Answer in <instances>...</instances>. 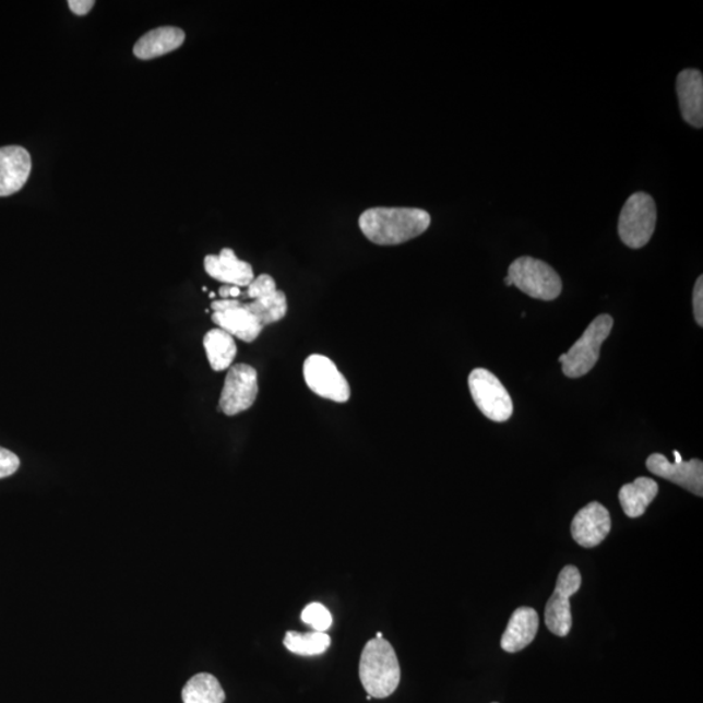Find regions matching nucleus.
Returning a JSON list of instances; mask_svg holds the SVG:
<instances>
[{"instance_id":"1","label":"nucleus","mask_w":703,"mask_h":703,"mask_svg":"<svg viewBox=\"0 0 703 703\" xmlns=\"http://www.w3.org/2000/svg\"><path fill=\"white\" fill-rule=\"evenodd\" d=\"M430 223V214L415 207L369 208L358 221L362 234L377 246H398L416 239Z\"/></svg>"},{"instance_id":"2","label":"nucleus","mask_w":703,"mask_h":703,"mask_svg":"<svg viewBox=\"0 0 703 703\" xmlns=\"http://www.w3.org/2000/svg\"><path fill=\"white\" fill-rule=\"evenodd\" d=\"M361 684L373 699H388L401 684L402 669L394 647L388 640L371 639L360 658Z\"/></svg>"},{"instance_id":"3","label":"nucleus","mask_w":703,"mask_h":703,"mask_svg":"<svg viewBox=\"0 0 703 703\" xmlns=\"http://www.w3.org/2000/svg\"><path fill=\"white\" fill-rule=\"evenodd\" d=\"M612 326V317L608 314L598 315L589 324V327L573 344L572 348L559 357V362L563 365L564 376L568 378L584 377L596 367L599 360L600 346L611 334Z\"/></svg>"},{"instance_id":"4","label":"nucleus","mask_w":703,"mask_h":703,"mask_svg":"<svg viewBox=\"0 0 703 703\" xmlns=\"http://www.w3.org/2000/svg\"><path fill=\"white\" fill-rule=\"evenodd\" d=\"M509 276L513 286L533 299L552 301L562 294V279L556 270L533 257H520L513 261Z\"/></svg>"},{"instance_id":"5","label":"nucleus","mask_w":703,"mask_h":703,"mask_svg":"<svg viewBox=\"0 0 703 703\" xmlns=\"http://www.w3.org/2000/svg\"><path fill=\"white\" fill-rule=\"evenodd\" d=\"M657 226V206L651 194L633 193L619 216V236L627 247L640 249L651 241Z\"/></svg>"},{"instance_id":"6","label":"nucleus","mask_w":703,"mask_h":703,"mask_svg":"<svg viewBox=\"0 0 703 703\" xmlns=\"http://www.w3.org/2000/svg\"><path fill=\"white\" fill-rule=\"evenodd\" d=\"M468 383L473 401L489 420L504 422L511 418L512 398L497 376L486 369H475Z\"/></svg>"},{"instance_id":"7","label":"nucleus","mask_w":703,"mask_h":703,"mask_svg":"<svg viewBox=\"0 0 703 703\" xmlns=\"http://www.w3.org/2000/svg\"><path fill=\"white\" fill-rule=\"evenodd\" d=\"M583 584L577 567L567 565L559 573L556 591L547 601L545 621L552 634L565 638L571 632L572 612L570 598L576 594Z\"/></svg>"},{"instance_id":"8","label":"nucleus","mask_w":703,"mask_h":703,"mask_svg":"<svg viewBox=\"0 0 703 703\" xmlns=\"http://www.w3.org/2000/svg\"><path fill=\"white\" fill-rule=\"evenodd\" d=\"M259 396V374L247 364L229 368L219 398V409L226 416L240 415L253 407Z\"/></svg>"},{"instance_id":"9","label":"nucleus","mask_w":703,"mask_h":703,"mask_svg":"<svg viewBox=\"0 0 703 703\" xmlns=\"http://www.w3.org/2000/svg\"><path fill=\"white\" fill-rule=\"evenodd\" d=\"M307 386L315 395L335 403H346L350 397L349 383L329 357L312 355L303 364Z\"/></svg>"},{"instance_id":"10","label":"nucleus","mask_w":703,"mask_h":703,"mask_svg":"<svg viewBox=\"0 0 703 703\" xmlns=\"http://www.w3.org/2000/svg\"><path fill=\"white\" fill-rule=\"evenodd\" d=\"M246 296L248 299H252V301L246 302V307L259 318L263 327L282 321L287 314L286 294L276 288L273 276L267 274L257 276L249 284Z\"/></svg>"},{"instance_id":"11","label":"nucleus","mask_w":703,"mask_h":703,"mask_svg":"<svg viewBox=\"0 0 703 703\" xmlns=\"http://www.w3.org/2000/svg\"><path fill=\"white\" fill-rule=\"evenodd\" d=\"M212 320L227 334L246 343H253L262 333L263 326L248 308L238 299L215 300L212 302Z\"/></svg>"},{"instance_id":"12","label":"nucleus","mask_w":703,"mask_h":703,"mask_svg":"<svg viewBox=\"0 0 703 703\" xmlns=\"http://www.w3.org/2000/svg\"><path fill=\"white\" fill-rule=\"evenodd\" d=\"M647 469L653 475L681 486L694 496H703V463L699 458L689 462L671 463L662 454H653L646 460Z\"/></svg>"},{"instance_id":"13","label":"nucleus","mask_w":703,"mask_h":703,"mask_svg":"<svg viewBox=\"0 0 703 703\" xmlns=\"http://www.w3.org/2000/svg\"><path fill=\"white\" fill-rule=\"evenodd\" d=\"M610 531V512L598 502H592L581 509L571 525L573 539L585 549L604 543Z\"/></svg>"},{"instance_id":"14","label":"nucleus","mask_w":703,"mask_h":703,"mask_svg":"<svg viewBox=\"0 0 703 703\" xmlns=\"http://www.w3.org/2000/svg\"><path fill=\"white\" fill-rule=\"evenodd\" d=\"M32 172V157L22 146L0 147V198H9L24 188Z\"/></svg>"},{"instance_id":"15","label":"nucleus","mask_w":703,"mask_h":703,"mask_svg":"<svg viewBox=\"0 0 703 703\" xmlns=\"http://www.w3.org/2000/svg\"><path fill=\"white\" fill-rule=\"evenodd\" d=\"M205 270L213 279L225 283L226 286L248 287L254 279L252 265L239 260L229 248L222 249L218 255H206Z\"/></svg>"},{"instance_id":"16","label":"nucleus","mask_w":703,"mask_h":703,"mask_svg":"<svg viewBox=\"0 0 703 703\" xmlns=\"http://www.w3.org/2000/svg\"><path fill=\"white\" fill-rule=\"evenodd\" d=\"M682 118L694 128L703 126V78L698 70L681 71L676 81Z\"/></svg>"},{"instance_id":"17","label":"nucleus","mask_w":703,"mask_h":703,"mask_svg":"<svg viewBox=\"0 0 703 703\" xmlns=\"http://www.w3.org/2000/svg\"><path fill=\"white\" fill-rule=\"evenodd\" d=\"M539 618L538 613L532 607H520L507 625L500 646L507 653L522 652L527 645H531L536 639L538 632Z\"/></svg>"},{"instance_id":"18","label":"nucleus","mask_w":703,"mask_h":703,"mask_svg":"<svg viewBox=\"0 0 703 703\" xmlns=\"http://www.w3.org/2000/svg\"><path fill=\"white\" fill-rule=\"evenodd\" d=\"M186 33L176 26H160L147 32L133 47V53L141 60H152L178 50L184 44Z\"/></svg>"},{"instance_id":"19","label":"nucleus","mask_w":703,"mask_h":703,"mask_svg":"<svg viewBox=\"0 0 703 703\" xmlns=\"http://www.w3.org/2000/svg\"><path fill=\"white\" fill-rule=\"evenodd\" d=\"M659 486L652 478L639 477L632 484H627L619 491L621 509L631 519L644 515L647 507L657 498Z\"/></svg>"},{"instance_id":"20","label":"nucleus","mask_w":703,"mask_h":703,"mask_svg":"<svg viewBox=\"0 0 703 703\" xmlns=\"http://www.w3.org/2000/svg\"><path fill=\"white\" fill-rule=\"evenodd\" d=\"M204 347L207 360L214 371L231 368L235 357L238 355L234 336L219 327L208 331L204 337Z\"/></svg>"},{"instance_id":"21","label":"nucleus","mask_w":703,"mask_h":703,"mask_svg":"<svg viewBox=\"0 0 703 703\" xmlns=\"http://www.w3.org/2000/svg\"><path fill=\"white\" fill-rule=\"evenodd\" d=\"M182 703H223L226 693L215 676L206 672L194 675L181 691Z\"/></svg>"},{"instance_id":"22","label":"nucleus","mask_w":703,"mask_h":703,"mask_svg":"<svg viewBox=\"0 0 703 703\" xmlns=\"http://www.w3.org/2000/svg\"><path fill=\"white\" fill-rule=\"evenodd\" d=\"M287 651L294 654L303 655V657H313L329 651L331 639L324 632L300 633L289 631L283 640Z\"/></svg>"},{"instance_id":"23","label":"nucleus","mask_w":703,"mask_h":703,"mask_svg":"<svg viewBox=\"0 0 703 703\" xmlns=\"http://www.w3.org/2000/svg\"><path fill=\"white\" fill-rule=\"evenodd\" d=\"M301 620L303 623L312 627L314 632L326 633L331 625H333V615H331L329 608L317 604V601L303 608Z\"/></svg>"},{"instance_id":"24","label":"nucleus","mask_w":703,"mask_h":703,"mask_svg":"<svg viewBox=\"0 0 703 703\" xmlns=\"http://www.w3.org/2000/svg\"><path fill=\"white\" fill-rule=\"evenodd\" d=\"M20 468V458L10 450L0 448V479L16 473Z\"/></svg>"},{"instance_id":"25","label":"nucleus","mask_w":703,"mask_h":703,"mask_svg":"<svg viewBox=\"0 0 703 703\" xmlns=\"http://www.w3.org/2000/svg\"><path fill=\"white\" fill-rule=\"evenodd\" d=\"M693 310L695 322L703 326V276L695 282L693 290Z\"/></svg>"},{"instance_id":"26","label":"nucleus","mask_w":703,"mask_h":703,"mask_svg":"<svg viewBox=\"0 0 703 703\" xmlns=\"http://www.w3.org/2000/svg\"><path fill=\"white\" fill-rule=\"evenodd\" d=\"M96 5L94 0H70V10L78 16H84L90 13L93 7Z\"/></svg>"},{"instance_id":"27","label":"nucleus","mask_w":703,"mask_h":703,"mask_svg":"<svg viewBox=\"0 0 703 703\" xmlns=\"http://www.w3.org/2000/svg\"><path fill=\"white\" fill-rule=\"evenodd\" d=\"M242 295L241 288L235 286H223L219 289L222 300L238 299Z\"/></svg>"},{"instance_id":"28","label":"nucleus","mask_w":703,"mask_h":703,"mask_svg":"<svg viewBox=\"0 0 703 703\" xmlns=\"http://www.w3.org/2000/svg\"><path fill=\"white\" fill-rule=\"evenodd\" d=\"M504 284H505V286H509V287L513 286V284H512V281H511V278H510V276H505V278H504Z\"/></svg>"},{"instance_id":"29","label":"nucleus","mask_w":703,"mask_h":703,"mask_svg":"<svg viewBox=\"0 0 703 703\" xmlns=\"http://www.w3.org/2000/svg\"><path fill=\"white\" fill-rule=\"evenodd\" d=\"M376 639H383L382 632H378L377 635H376Z\"/></svg>"},{"instance_id":"30","label":"nucleus","mask_w":703,"mask_h":703,"mask_svg":"<svg viewBox=\"0 0 703 703\" xmlns=\"http://www.w3.org/2000/svg\"><path fill=\"white\" fill-rule=\"evenodd\" d=\"M211 299H215V294L214 293L211 294Z\"/></svg>"},{"instance_id":"31","label":"nucleus","mask_w":703,"mask_h":703,"mask_svg":"<svg viewBox=\"0 0 703 703\" xmlns=\"http://www.w3.org/2000/svg\"><path fill=\"white\" fill-rule=\"evenodd\" d=\"M371 699H373V698H371V695H369V694H368L367 700H368V701H371Z\"/></svg>"}]
</instances>
